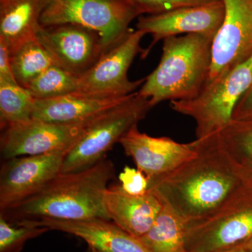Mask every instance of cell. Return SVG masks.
I'll return each instance as SVG.
<instances>
[{
	"instance_id": "6da1fadb",
	"label": "cell",
	"mask_w": 252,
	"mask_h": 252,
	"mask_svg": "<svg viewBox=\"0 0 252 252\" xmlns=\"http://www.w3.org/2000/svg\"><path fill=\"white\" fill-rule=\"evenodd\" d=\"M193 142V157L167 175L149 181V189L188 223L210 215L244 185L240 164L219 132Z\"/></svg>"
},
{
	"instance_id": "7a4b0ae2",
	"label": "cell",
	"mask_w": 252,
	"mask_h": 252,
	"mask_svg": "<svg viewBox=\"0 0 252 252\" xmlns=\"http://www.w3.org/2000/svg\"><path fill=\"white\" fill-rule=\"evenodd\" d=\"M115 173L112 162L103 158L84 170L59 174L29 198L1 211L0 216L13 224L43 220H109L104 194Z\"/></svg>"
},
{
	"instance_id": "3957f363",
	"label": "cell",
	"mask_w": 252,
	"mask_h": 252,
	"mask_svg": "<svg viewBox=\"0 0 252 252\" xmlns=\"http://www.w3.org/2000/svg\"><path fill=\"white\" fill-rule=\"evenodd\" d=\"M214 39L200 34L164 39L160 62L145 78L139 94L149 99L152 107L196 96L208 78Z\"/></svg>"
},
{
	"instance_id": "277c9868",
	"label": "cell",
	"mask_w": 252,
	"mask_h": 252,
	"mask_svg": "<svg viewBox=\"0 0 252 252\" xmlns=\"http://www.w3.org/2000/svg\"><path fill=\"white\" fill-rule=\"evenodd\" d=\"M252 85V56L216 79L209 81L196 96L170 101L172 110L193 119L196 139L220 132L233 121L239 101Z\"/></svg>"
},
{
	"instance_id": "5b68a950",
	"label": "cell",
	"mask_w": 252,
	"mask_h": 252,
	"mask_svg": "<svg viewBox=\"0 0 252 252\" xmlns=\"http://www.w3.org/2000/svg\"><path fill=\"white\" fill-rule=\"evenodd\" d=\"M153 108L149 99L139 94L94 117L64 158L61 173L84 170L97 163L106 153Z\"/></svg>"
},
{
	"instance_id": "8992f818",
	"label": "cell",
	"mask_w": 252,
	"mask_h": 252,
	"mask_svg": "<svg viewBox=\"0 0 252 252\" xmlns=\"http://www.w3.org/2000/svg\"><path fill=\"white\" fill-rule=\"evenodd\" d=\"M137 11L126 0H46L40 17L43 27L75 24L98 33L104 53L122 41Z\"/></svg>"
},
{
	"instance_id": "52a82bcc",
	"label": "cell",
	"mask_w": 252,
	"mask_h": 252,
	"mask_svg": "<svg viewBox=\"0 0 252 252\" xmlns=\"http://www.w3.org/2000/svg\"><path fill=\"white\" fill-rule=\"evenodd\" d=\"M252 237V187L243 185L201 220L189 222L187 252H220L242 246Z\"/></svg>"
},
{
	"instance_id": "ba28073f",
	"label": "cell",
	"mask_w": 252,
	"mask_h": 252,
	"mask_svg": "<svg viewBox=\"0 0 252 252\" xmlns=\"http://www.w3.org/2000/svg\"><path fill=\"white\" fill-rule=\"evenodd\" d=\"M144 35L143 32L131 30L122 41L104 53L91 69L79 77L76 94L121 97L137 92L145 78L130 81L127 72L137 54H143L140 42Z\"/></svg>"
},
{
	"instance_id": "9c48e42d",
	"label": "cell",
	"mask_w": 252,
	"mask_h": 252,
	"mask_svg": "<svg viewBox=\"0 0 252 252\" xmlns=\"http://www.w3.org/2000/svg\"><path fill=\"white\" fill-rule=\"evenodd\" d=\"M92 119L77 124H62L32 119L9 126L1 132V157L8 160L15 157L69 150Z\"/></svg>"
},
{
	"instance_id": "30bf717a",
	"label": "cell",
	"mask_w": 252,
	"mask_h": 252,
	"mask_svg": "<svg viewBox=\"0 0 252 252\" xmlns=\"http://www.w3.org/2000/svg\"><path fill=\"white\" fill-rule=\"evenodd\" d=\"M69 151L4 160L0 170L1 212L29 198L61 174Z\"/></svg>"
},
{
	"instance_id": "8fae6325",
	"label": "cell",
	"mask_w": 252,
	"mask_h": 252,
	"mask_svg": "<svg viewBox=\"0 0 252 252\" xmlns=\"http://www.w3.org/2000/svg\"><path fill=\"white\" fill-rule=\"evenodd\" d=\"M36 38L49 53L55 65L79 77L104 53L98 33L79 25L41 26Z\"/></svg>"
},
{
	"instance_id": "7c38bea8",
	"label": "cell",
	"mask_w": 252,
	"mask_h": 252,
	"mask_svg": "<svg viewBox=\"0 0 252 252\" xmlns=\"http://www.w3.org/2000/svg\"><path fill=\"white\" fill-rule=\"evenodd\" d=\"M223 1L224 17L212 43L211 67L206 83L252 56V0Z\"/></svg>"
},
{
	"instance_id": "4fadbf2b",
	"label": "cell",
	"mask_w": 252,
	"mask_h": 252,
	"mask_svg": "<svg viewBox=\"0 0 252 252\" xmlns=\"http://www.w3.org/2000/svg\"><path fill=\"white\" fill-rule=\"evenodd\" d=\"M224 14L223 0H218L161 14L140 16L136 24L137 30L145 34H150L153 38L142 58L147 56L157 42L170 36L200 34L215 38L223 22Z\"/></svg>"
},
{
	"instance_id": "5bb4252c",
	"label": "cell",
	"mask_w": 252,
	"mask_h": 252,
	"mask_svg": "<svg viewBox=\"0 0 252 252\" xmlns=\"http://www.w3.org/2000/svg\"><path fill=\"white\" fill-rule=\"evenodd\" d=\"M119 143L149 181L173 171L195 153L193 142L182 144L170 137H152L141 132L137 126L129 130Z\"/></svg>"
},
{
	"instance_id": "9a60e30c",
	"label": "cell",
	"mask_w": 252,
	"mask_h": 252,
	"mask_svg": "<svg viewBox=\"0 0 252 252\" xmlns=\"http://www.w3.org/2000/svg\"><path fill=\"white\" fill-rule=\"evenodd\" d=\"M17 224L45 227L82 239L94 252H150L140 240L104 219L65 220H25Z\"/></svg>"
},
{
	"instance_id": "2e32d148",
	"label": "cell",
	"mask_w": 252,
	"mask_h": 252,
	"mask_svg": "<svg viewBox=\"0 0 252 252\" xmlns=\"http://www.w3.org/2000/svg\"><path fill=\"white\" fill-rule=\"evenodd\" d=\"M104 205L109 220L139 238L153 225L162 201L150 189L144 195H133L126 193L120 185H115L106 190Z\"/></svg>"
},
{
	"instance_id": "e0dca14e",
	"label": "cell",
	"mask_w": 252,
	"mask_h": 252,
	"mask_svg": "<svg viewBox=\"0 0 252 252\" xmlns=\"http://www.w3.org/2000/svg\"><path fill=\"white\" fill-rule=\"evenodd\" d=\"M130 94L121 97H97L74 93L56 98L35 99L32 119L62 124L87 122L122 103Z\"/></svg>"
},
{
	"instance_id": "ac0fdd59",
	"label": "cell",
	"mask_w": 252,
	"mask_h": 252,
	"mask_svg": "<svg viewBox=\"0 0 252 252\" xmlns=\"http://www.w3.org/2000/svg\"><path fill=\"white\" fill-rule=\"evenodd\" d=\"M46 0H0V39L9 52L35 39Z\"/></svg>"
},
{
	"instance_id": "d6986e66",
	"label": "cell",
	"mask_w": 252,
	"mask_h": 252,
	"mask_svg": "<svg viewBox=\"0 0 252 252\" xmlns=\"http://www.w3.org/2000/svg\"><path fill=\"white\" fill-rule=\"evenodd\" d=\"M187 220L162 201L161 209L153 225L138 239L150 252H187Z\"/></svg>"
},
{
	"instance_id": "ffe728a7",
	"label": "cell",
	"mask_w": 252,
	"mask_h": 252,
	"mask_svg": "<svg viewBox=\"0 0 252 252\" xmlns=\"http://www.w3.org/2000/svg\"><path fill=\"white\" fill-rule=\"evenodd\" d=\"M10 60L16 82L25 89L54 64L49 53L36 38L23 43L10 52Z\"/></svg>"
},
{
	"instance_id": "44dd1931",
	"label": "cell",
	"mask_w": 252,
	"mask_h": 252,
	"mask_svg": "<svg viewBox=\"0 0 252 252\" xmlns=\"http://www.w3.org/2000/svg\"><path fill=\"white\" fill-rule=\"evenodd\" d=\"M35 99L18 84L0 82L1 130L32 119Z\"/></svg>"
},
{
	"instance_id": "7402d4cb",
	"label": "cell",
	"mask_w": 252,
	"mask_h": 252,
	"mask_svg": "<svg viewBox=\"0 0 252 252\" xmlns=\"http://www.w3.org/2000/svg\"><path fill=\"white\" fill-rule=\"evenodd\" d=\"M79 79L77 74L54 64L31 81L26 89L37 100L56 98L76 93Z\"/></svg>"
},
{
	"instance_id": "603a6c76",
	"label": "cell",
	"mask_w": 252,
	"mask_h": 252,
	"mask_svg": "<svg viewBox=\"0 0 252 252\" xmlns=\"http://www.w3.org/2000/svg\"><path fill=\"white\" fill-rule=\"evenodd\" d=\"M219 134L225 148L239 164L252 160V119L232 121Z\"/></svg>"
},
{
	"instance_id": "cb8c5ba5",
	"label": "cell",
	"mask_w": 252,
	"mask_h": 252,
	"mask_svg": "<svg viewBox=\"0 0 252 252\" xmlns=\"http://www.w3.org/2000/svg\"><path fill=\"white\" fill-rule=\"evenodd\" d=\"M49 230L45 227L13 224L0 216V252H20L28 240Z\"/></svg>"
},
{
	"instance_id": "d4e9b609",
	"label": "cell",
	"mask_w": 252,
	"mask_h": 252,
	"mask_svg": "<svg viewBox=\"0 0 252 252\" xmlns=\"http://www.w3.org/2000/svg\"><path fill=\"white\" fill-rule=\"evenodd\" d=\"M140 16L161 14L171 10L198 6L218 0H126Z\"/></svg>"
},
{
	"instance_id": "484cf974",
	"label": "cell",
	"mask_w": 252,
	"mask_h": 252,
	"mask_svg": "<svg viewBox=\"0 0 252 252\" xmlns=\"http://www.w3.org/2000/svg\"><path fill=\"white\" fill-rule=\"evenodd\" d=\"M119 180L122 189L130 195H144L149 191L148 177L137 167H124L119 174Z\"/></svg>"
},
{
	"instance_id": "4316f807",
	"label": "cell",
	"mask_w": 252,
	"mask_h": 252,
	"mask_svg": "<svg viewBox=\"0 0 252 252\" xmlns=\"http://www.w3.org/2000/svg\"><path fill=\"white\" fill-rule=\"evenodd\" d=\"M0 82L18 84L11 69L10 52L7 46L0 39Z\"/></svg>"
},
{
	"instance_id": "83f0119b",
	"label": "cell",
	"mask_w": 252,
	"mask_h": 252,
	"mask_svg": "<svg viewBox=\"0 0 252 252\" xmlns=\"http://www.w3.org/2000/svg\"><path fill=\"white\" fill-rule=\"evenodd\" d=\"M250 119H252V85L239 101L233 115V121Z\"/></svg>"
},
{
	"instance_id": "f1b7e54d",
	"label": "cell",
	"mask_w": 252,
	"mask_h": 252,
	"mask_svg": "<svg viewBox=\"0 0 252 252\" xmlns=\"http://www.w3.org/2000/svg\"><path fill=\"white\" fill-rule=\"evenodd\" d=\"M240 247H243L245 250H248L249 252H252V237L248 241H247L246 243Z\"/></svg>"
},
{
	"instance_id": "f546056e",
	"label": "cell",
	"mask_w": 252,
	"mask_h": 252,
	"mask_svg": "<svg viewBox=\"0 0 252 252\" xmlns=\"http://www.w3.org/2000/svg\"><path fill=\"white\" fill-rule=\"evenodd\" d=\"M220 252H249L248 250H245L243 247H238V248H235L233 249H230V250H225V251Z\"/></svg>"
},
{
	"instance_id": "4dcf8cb0",
	"label": "cell",
	"mask_w": 252,
	"mask_h": 252,
	"mask_svg": "<svg viewBox=\"0 0 252 252\" xmlns=\"http://www.w3.org/2000/svg\"><path fill=\"white\" fill-rule=\"evenodd\" d=\"M88 252H93V251H91V250H89V251H88Z\"/></svg>"
}]
</instances>
